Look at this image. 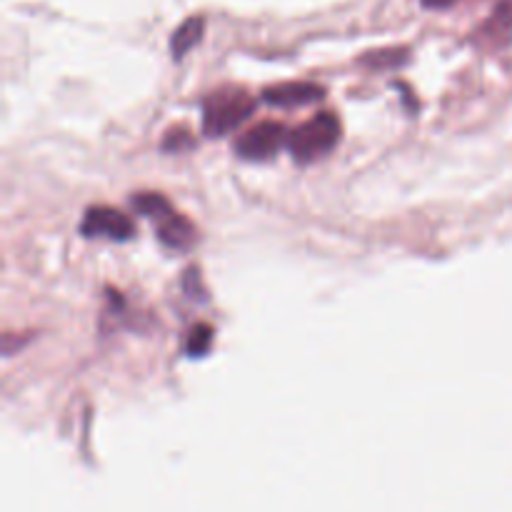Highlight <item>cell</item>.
Segmentation results:
<instances>
[{"label": "cell", "mask_w": 512, "mask_h": 512, "mask_svg": "<svg viewBox=\"0 0 512 512\" xmlns=\"http://www.w3.org/2000/svg\"><path fill=\"white\" fill-rule=\"evenodd\" d=\"M255 113V100L248 90L223 88L203 100V133L208 138H225L238 130Z\"/></svg>", "instance_id": "cell-1"}, {"label": "cell", "mask_w": 512, "mask_h": 512, "mask_svg": "<svg viewBox=\"0 0 512 512\" xmlns=\"http://www.w3.org/2000/svg\"><path fill=\"white\" fill-rule=\"evenodd\" d=\"M340 120L333 113H318L288 135V150L295 163L308 165L328 155L340 143Z\"/></svg>", "instance_id": "cell-2"}, {"label": "cell", "mask_w": 512, "mask_h": 512, "mask_svg": "<svg viewBox=\"0 0 512 512\" xmlns=\"http://www.w3.org/2000/svg\"><path fill=\"white\" fill-rule=\"evenodd\" d=\"M283 145H288V128L283 123H275V120H265L235 140V153L240 160L263 163V160L275 158Z\"/></svg>", "instance_id": "cell-3"}, {"label": "cell", "mask_w": 512, "mask_h": 512, "mask_svg": "<svg viewBox=\"0 0 512 512\" xmlns=\"http://www.w3.org/2000/svg\"><path fill=\"white\" fill-rule=\"evenodd\" d=\"M83 238H105L113 243H128L135 238V223L120 210L108 205H93L85 210V218L80 223Z\"/></svg>", "instance_id": "cell-4"}, {"label": "cell", "mask_w": 512, "mask_h": 512, "mask_svg": "<svg viewBox=\"0 0 512 512\" xmlns=\"http://www.w3.org/2000/svg\"><path fill=\"white\" fill-rule=\"evenodd\" d=\"M325 98V88L315 83H280L263 90V100L273 108H303V105L320 103Z\"/></svg>", "instance_id": "cell-5"}, {"label": "cell", "mask_w": 512, "mask_h": 512, "mask_svg": "<svg viewBox=\"0 0 512 512\" xmlns=\"http://www.w3.org/2000/svg\"><path fill=\"white\" fill-rule=\"evenodd\" d=\"M155 235H158L160 243L170 250H188L198 243V233H195V225L190 223L185 215L170 213L168 218H163L160 223H155Z\"/></svg>", "instance_id": "cell-6"}, {"label": "cell", "mask_w": 512, "mask_h": 512, "mask_svg": "<svg viewBox=\"0 0 512 512\" xmlns=\"http://www.w3.org/2000/svg\"><path fill=\"white\" fill-rule=\"evenodd\" d=\"M203 33H205L203 15H193V18H188L185 23H180L178 28H175L173 38H170V53H173V58L183 60L185 55H188L200 40H203Z\"/></svg>", "instance_id": "cell-7"}, {"label": "cell", "mask_w": 512, "mask_h": 512, "mask_svg": "<svg viewBox=\"0 0 512 512\" xmlns=\"http://www.w3.org/2000/svg\"><path fill=\"white\" fill-rule=\"evenodd\" d=\"M130 205L135 208V213L153 220V223H160V220L168 218L175 210L163 193H135L133 198H130Z\"/></svg>", "instance_id": "cell-8"}, {"label": "cell", "mask_w": 512, "mask_h": 512, "mask_svg": "<svg viewBox=\"0 0 512 512\" xmlns=\"http://www.w3.org/2000/svg\"><path fill=\"white\" fill-rule=\"evenodd\" d=\"M213 340H215L213 325L198 323L188 333V340H185V353H188L190 358H205V355L210 353V348H213Z\"/></svg>", "instance_id": "cell-9"}, {"label": "cell", "mask_w": 512, "mask_h": 512, "mask_svg": "<svg viewBox=\"0 0 512 512\" xmlns=\"http://www.w3.org/2000/svg\"><path fill=\"white\" fill-rule=\"evenodd\" d=\"M410 60V53L405 48H385V50H375V53L363 55L360 63L368 65V68L375 70H385V68H400Z\"/></svg>", "instance_id": "cell-10"}, {"label": "cell", "mask_w": 512, "mask_h": 512, "mask_svg": "<svg viewBox=\"0 0 512 512\" xmlns=\"http://www.w3.org/2000/svg\"><path fill=\"white\" fill-rule=\"evenodd\" d=\"M160 148L165 150V153H185V150H193L195 148V138L190 130L185 128H173L165 133L163 138V145Z\"/></svg>", "instance_id": "cell-11"}, {"label": "cell", "mask_w": 512, "mask_h": 512, "mask_svg": "<svg viewBox=\"0 0 512 512\" xmlns=\"http://www.w3.org/2000/svg\"><path fill=\"white\" fill-rule=\"evenodd\" d=\"M455 3H460V0H423L425 8H430V10H445V8H453Z\"/></svg>", "instance_id": "cell-12"}]
</instances>
